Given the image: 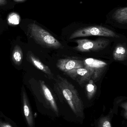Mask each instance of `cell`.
I'll return each mask as SVG.
<instances>
[{
  "label": "cell",
  "mask_w": 127,
  "mask_h": 127,
  "mask_svg": "<svg viewBox=\"0 0 127 127\" xmlns=\"http://www.w3.org/2000/svg\"><path fill=\"white\" fill-rule=\"evenodd\" d=\"M56 87L77 115H83L84 105L77 89L68 80L60 75L56 79Z\"/></svg>",
  "instance_id": "obj_1"
},
{
  "label": "cell",
  "mask_w": 127,
  "mask_h": 127,
  "mask_svg": "<svg viewBox=\"0 0 127 127\" xmlns=\"http://www.w3.org/2000/svg\"><path fill=\"white\" fill-rule=\"evenodd\" d=\"M28 31L30 36L37 42L42 46L48 48L58 49L63 47V45L50 33L36 24L30 25Z\"/></svg>",
  "instance_id": "obj_2"
},
{
  "label": "cell",
  "mask_w": 127,
  "mask_h": 127,
  "mask_svg": "<svg viewBox=\"0 0 127 127\" xmlns=\"http://www.w3.org/2000/svg\"><path fill=\"white\" fill-rule=\"evenodd\" d=\"M91 36H99L105 37L118 38L119 36L110 29L102 26H92L78 30L72 33L69 39L78 37Z\"/></svg>",
  "instance_id": "obj_3"
},
{
  "label": "cell",
  "mask_w": 127,
  "mask_h": 127,
  "mask_svg": "<svg viewBox=\"0 0 127 127\" xmlns=\"http://www.w3.org/2000/svg\"><path fill=\"white\" fill-rule=\"evenodd\" d=\"M78 45L74 49L81 52L98 51L106 48L109 44V41L106 39H98L95 40L87 39H77L75 41Z\"/></svg>",
  "instance_id": "obj_4"
},
{
  "label": "cell",
  "mask_w": 127,
  "mask_h": 127,
  "mask_svg": "<svg viewBox=\"0 0 127 127\" xmlns=\"http://www.w3.org/2000/svg\"><path fill=\"white\" fill-rule=\"evenodd\" d=\"M84 67L88 68L93 72L94 81L100 79L105 71L107 66V63L103 61L95 59L89 58L83 61Z\"/></svg>",
  "instance_id": "obj_5"
},
{
  "label": "cell",
  "mask_w": 127,
  "mask_h": 127,
  "mask_svg": "<svg viewBox=\"0 0 127 127\" xmlns=\"http://www.w3.org/2000/svg\"><path fill=\"white\" fill-rule=\"evenodd\" d=\"M64 72L80 85H83L90 79H93V72L88 68L84 67L82 68L72 69Z\"/></svg>",
  "instance_id": "obj_6"
},
{
  "label": "cell",
  "mask_w": 127,
  "mask_h": 127,
  "mask_svg": "<svg viewBox=\"0 0 127 127\" xmlns=\"http://www.w3.org/2000/svg\"><path fill=\"white\" fill-rule=\"evenodd\" d=\"M57 68L63 72L84 68L83 61L78 60L60 59L56 64Z\"/></svg>",
  "instance_id": "obj_7"
},
{
  "label": "cell",
  "mask_w": 127,
  "mask_h": 127,
  "mask_svg": "<svg viewBox=\"0 0 127 127\" xmlns=\"http://www.w3.org/2000/svg\"><path fill=\"white\" fill-rule=\"evenodd\" d=\"M22 101L24 115L29 127H34L33 116L31 110L27 97L25 90H22Z\"/></svg>",
  "instance_id": "obj_8"
},
{
  "label": "cell",
  "mask_w": 127,
  "mask_h": 127,
  "mask_svg": "<svg viewBox=\"0 0 127 127\" xmlns=\"http://www.w3.org/2000/svg\"><path fill=\"white\" fill-rule=\"evenodd\" d=\"M41 89L45 100L54 112L58 113V109L53 96L48 87L43 81H40Z\"/></svg>",
  "instance_id": "obj_9"
},
{
  "label": "cell",
  "mask_w": 127,
  "mask_h": 127,
  "mask_svg": "<svg viewBox=\"0 0 127 127\" xmlns=\"http://www.w3.org/2000/svg\"><path fill=\"white\" fill-rule=\"evenodd\" d=\"M28 58L31 63L40 70L42 71L45 73L50 78H52L53 77V74L51 71L49 67L43 64L40 60H39L33 54L29 53Z\"/></svg>",
  "instance_id": "obj_10"
},
{
  "label": "cell",
  "mask_w": 127,
  "mask_h": 127,
  "mask_svg": "<svg viewBox=\"0 0 127 127\" xmlns=\"http://www.w3.org/2000/svg\"><path fill=\"white\" fill-rule=\"evenodd\" d=\"M127 50L125 46L119 45L114 50L113 57L115 60L117 61H124L127 58Z\"/></svg>",
  "instance_id": "obj_11"
},
{
  "label": "cell",
  "mask_w": 127,
  "mask_h": 127,
  "mask_svg": "<svg viewBox=\"0 0 127 127\" xmlns=\"http://www.w3.org/2000/svg\"><path fill=\"white\" fill-rule=\"evenodd\" d=\"M116 20L120 23H127V7H125L117 10L114 16Z\"/></svg>",
  "instance_id": "obj_12"
},
{
  "label": "cell",
  "mask_w": 127,
  "mask_h": 127,
  "mask_svg": "<svg viewBox=\"0 0 127 127\" xmlns=\"http://www.w3.org/2000/svg\"><path fill=\"white\" fill-rule=\"evenodd\" d=\"M23 54L22 51L19 46L16 45L14 47L12 53V59L15 64L20 65L22 62Z\"/></svg>",
  "instance_id": "obj_13"
},
{
  "label": "cell",
  "mask_w": 127,
  "mask_h": 127,
  "mask_svg": "<svg viewBox=\"0 0 127 127\" xmlns=\"http://www.w3.org/2000/svg\"><path fill=\"white\" fill-rule=\"evenodd\" d=\"M86 87V94L88 99H91L94 96L97 90V87L92 79H90Z\"/></svg>",
  "instance_id": "obj_14"
},
{
  "label": "cell",
  "mask_w": 127,
  "mask_h": 127,
  "mask_svg": "<svg viewBox=\"0 0 127 127\" xmlns=\"http://www.w3.org/2000/svg\"><path fill=\"white\" fill-rule=\"evenodd\" d=\"M19 17L16 14H13L9 17V21L13 24L17 25L19 23Z\"/></svg>",
  "instance_id": "obj_15"
},
{
  "label": "cell",
  "mask_w": 127,
  "mask_h": 127,
  "mask_svg": "<svg viewBox=\"0 0 127 127\" xmlns=\"http://www.w3.org/2000/svg\"><path fill=\"white\" fill-rule=\"evenodd\" d=\"M100 127H112L110 122L108 119H104L101 121Z\"/></svg>",
  "instance_id": "obj_16"
},
{
  "label": "cell",
  "mask_w": 127,
  "mask_h": 127,
  "mask_svg": "<svg viewBox=\"0 0 127 127\" xmlns=\"http://www.w3.org/2000/svg\"><path fill=\"white\" fill-rule=\"evenodd\" d=\"M0 127H13L10 125L4 123L3 122H0Z\"/></svg>",
  "instance_id": "obj_17"
},
{
  "label": "cell",
  "mask_w": 127,
  "mask_h": 127,
  "mask_svg": "<svg viewBox=\"0 0 127 127\" xmlns=\"http://www.w3.org/2000/svg\"><path fill=\"white\" fill-rule=\"evenodd\" d=\"M6 0H0V5H3L6 3Z\"/></svg>",
  "instance_id": "obj_18"
}]
</instances>
